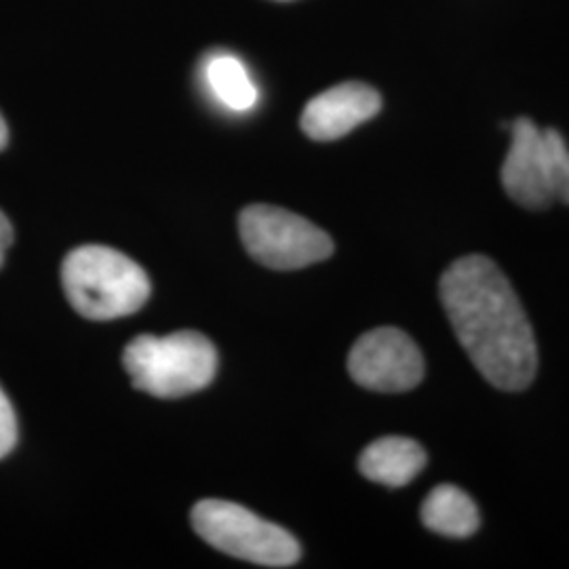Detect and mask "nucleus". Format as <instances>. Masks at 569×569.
I'll list each match as a JSON object with an SVG mask.
<instances>
[{
  "instance_id": "4",
  "label": "nucleus",
  "mask_w": 569,
  "mask_h": 569,
  "mask_svg": "<svg viewBox=\"0 0 569 569\" xmlns=\"http://www.w3.org/2000/svg\"><path fill=\"white\" fill-rule=\"evenodd\" d=\"M192 526L213 549L264 568L298 563L300 542L251 510L226 500H201L192 509Z\"/></svg>"
},
{
  "instance_id": "1",
  "label": "nucleus",
  "mask_w": 569,
  "mask_h": 569,
  "mask_svg": "<svg viewBox=\"0 0 569 569\" xmlns=\"http://www.w3.org/2000/svg\"><path fill=\"white\" fill-rule=\"evenodd\" d=\"M439 293L460 345L489 385L510 392L528 388L538 371L536 336L496 262L486 256L456 260Z\"/></svg>"
},
{
  "instance_id": "5",
  "label": "nucleus",
  "mask_w": 569,
  "mask_h": 569,
  "mask_svg": "<svg viewBox=\"0 0 569 569\" xmlns=\"http://www.w3.org/2000/svg\"><path fill=\"white\" fill-rule=\"evenodd\" d=\"M239 230L251 258L274 270H298L323 262L333 253V241L326 230L283 207H247L241 211Z\"/></svg>"
},
{
  "instance_id": "12",
  "label": "nucleus",
  "mask_w": 569,
  "mask_h": 569,
  "mask_svg": "<svg viewBox=\"0 0 569 569\" xmlns=\"http://www.w3.org/2000/svg\"><path fill=\"white\" fill-rule=\"evenodd\" d=\"M547 171L552 201L569 204V148L559 131L545 129Z\"/></svg>"
},
{
  "instance_id": "7",
  "label": "nucleus",
  "mask_w": 569,
  "mask_h": 569,
  "mask_svg": "<svg viewBox=\"0 0 569 569\" xmlns=\"http://www.w3.org/2000/svg\"><path fill=\"white\" fill-rule=\"evenodd\" d=\"M500 180L510 199L526 209H547L552 203L545 129L529 119L510 124V148Z\"/></svg>"
},
{
  "instance_id": "14",
  "label": "nucleus",
  "mask_w": 569,
  "mask_h": 569,
  "mask_svg": "<svg viewBox=\"0 0 569 569\" xmlns=\"http://www.w3.org/2000/svg\"><path fill=\"white\" fill-rule=\"evenodd\" d=\"M13 243V228L11 222L7 220V216L0 211V268L4 264V253Z\"/></svg>"
},
{
  "instance_id": "10",
  "label": "nucleus",
  "mask_w": 569,
  "mask_h": 569,
  "mask_svg": "<svg viewBox=\"0 0 569 569\" xmlns=\"http://www.w3.org/2000/svg\"><path fill=\"white\" fill-rule=\"evenodd\" d=\"M422 523L435 533L462 540L479 529L481 517L467 491L456 486H439L422 505Z\"/></svg>"
},
{
  "instance_id": "13",
  "label": "nucleus",
  "mask_w": 569,
  "mask_h": 569,
  "mask_svg": "<svg viewBox=\"0 0 569 569\" xmlns=\"http://www.w3.org/2000/svg\"><path fill=\"white\" fill-rule=\"evenodd\" d=\"M18 443V418L0 388V458H4Z\"/></svg>"
},
{
  "instance_id": "8",
  "label": "nucleus",
  "mask_w": 569,
  "mask_h": 569,
  "mask_svg": "<svg viewBox=\"0 0 569 569\" xmlns=\"http://www.w3.org/2000/svg\"><path fill=\"white\" fill-rule=\"evenodd\" d=\"M380 108L382 98L373 87L366 82H342L306 103L300 124L310 140L333 142L373 119Z\"/></svg>"
},
{
  "instance_id": "11",
  "label": "nucleus",
  "mask_w": 569,
  "mask_h": 569,
  "mask_svg": "<svg viewBox=\"0 0 569 569\" xmlns=\"http://www.w3.org/2000/svg\"><path fill=\"white\" fill-rule=\"evenodd\" d=\"M207 82L213 96L234 112L251 110L258 103V87L243 61L230 53L213 56L207 63Z\"/></svg>"
},
{
  "instance_id": "6",
  "label": "nucleus",
  "mask_w": 569,
  "mask_h": 569,
  "mask_svg": "<svg viewBox=\"0 0 569 569\" xmlns=\"http://www.w3.org/2000/svg\"><path fill=\"white\" fill-rule=\"evenodd\" d=\"M348 371L367 390L407 392L422 382L425 359L406 331L378 327L355 342L348 355Z\"/></svg>"
},
{
  "instance_id": "15",
  "label": "nucleus",
  "mask_w": 569,
  "mask_h": 569,
  "mask_svg": "<svg viewBox=\"0 0 569 569\" xmlns=\"http://www.w3.org/2000/svg\"><path fill=\"white\" fill-rule=\"evenodd\" d=\"M7 142H9V129H7V122L0 114V150L7 146Z\"/></svg>"
},
{
  "instance_id": "9",
  "label": "nucleus",
  "mask_w": 569,
  "mask_h": 569,
  "mask_svg": "<svg viewBox=\"0 0 569 569\" xmlns=\"http://www.w3.org/2000/svg\"><path fill=\"white\" fill-rule=\"evenodd\" d=\"M427 467V451L413 439L385 437L367 446L359 458V470L369 481L403 488Z\"/></svg>"
},
{
  "instance_id": "3",
  "label": "nucleus",
  "mask_w": 569,
  "mask_h": 569,
  "mask_svg": "<svg viewBox=\"0 0 569 569\" xmlns=\"http://www.w3.org/2000/svg\"><path fill=\"white\" fill-rule=\"evenodd\" d=\"M122 366L138 390L161 399H178L211 385L218 352L197 331L171 336H140L122 352Z\"/></svg>"
},
{
  "instance_id": "2",
  "label": "nucleus",
  "mask_w": 569,
  "mask_h": 569,
  "mask_svg": "<svg viewBox=\"0 0 569 569\" xmlns=\"http://www.w3.org/2000/svg\"><path fill=\"white\" fill-rule=\"evenodd\" d=\"M61 283L72 308L91 321H112L138 312L150 281L140 264L103 244H82L61 266Z\"/></svg>"
}]
</instances>
